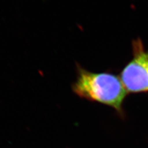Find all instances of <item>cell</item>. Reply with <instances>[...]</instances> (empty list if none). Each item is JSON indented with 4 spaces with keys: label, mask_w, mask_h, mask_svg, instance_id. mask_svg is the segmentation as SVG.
I'll return each mask as SVG.
<instances>
[{
    "label": "cell",
    "mask_w": 148,
    "mask_h": 148,
    "mask_svg": "<svg viewBox=\"0 0 148 148\" xmlns=\"http://www.w3.org/2000/svg\"><path fill=\"white\" fill-rule=\"evenodd\" d=\"M77 77L72 90L80 98L98 102L114 108L119 112L127 91L120 77L109 72H92L77 65Z\"/></svg>",
    "instance_id": "6da1fadb"
},
{
    "label": "cell",
    "mask_w": 148,
    "mask_h": 148,
    "mask_svg": "<svg viewBox=\"0 0 148 148\" xmlns=\"http://www.w3.org/2000/svg\"><path fill=\"white\" fill-rule=\"evenodd\" d=\"M133 58L123 67L120 78L128 93L148 91V50L140 38L132 42Z\"/></svg>",
    "instance_id": "7a4b0ae2"
}]
</instances>
